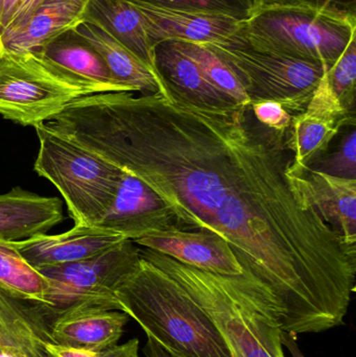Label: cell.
<instances>
[{"label":"cell","instance_id":"obj_1","mask_svg":"<svg viewBox=\"0 0 356 357\" xmlns=\"http://www.w3.org/2000/svg\"><path fill=\"white\" fill-rule=\"evenodd\" d=\"M46 127L150 186L181 230L225 239L244 276L267 287L282 329L341 326L355 291L356 245L324 222L291 173L286 132L250 106L208 108L167 93L82 96Z\"/></svg>","mask_w":356,"mask_h":357},{"label":"cell","instance_id":"obj_2","mask_svg":"<svg viewBox=\"0 0 356 357\" xmlns=\"http://www.w3.org/2000/svg\"><path fill=\"white\" fill-rule=\"evenodd\" d=\"M135 270L117 289L118 310L146 337L180 357H233L223 335L156 252L139 248Z\"/></svg>","mask_w":356,"mask_h":357},{"label":"cell","instance_id":"obj_3","mask_svg":"<svg viewBox=\"0 0 356 357\" xmlns=\"http://www.w3.org/2000/svg\"><path fill=\"white\" fill-rule=\"evenodd\" d=\"M156 252L219 331L233 357H286L282 312L271 291L244 275L223 276Z\"/></svg>","mask_w":356,"mask_h":357},{"label":"cell","instance_id":"obj_4","mask_svg":"<svg viewBox=\"0 0 356 357\" xmlns=\"http://www.w3.org/2000/svg\"><path fill=\"white\" fill-rule=\"evenodd\" d=\"M355 33L356 16L307 8L255 13L240 31L254 50L328 69L356 38Z\"/></svg>","mask_w":356,"mask_h":357},{"label":"cell","instance_id":"obj_5","mask_svg":"<svg viewBox=\"0 0 356 357\" xmlns=\"http://www.w3.org/2000/svg\"><path fill=\"white\" fill-rule=\"evenodd\" d=\"M35 129L40 144L36 173L60 191L75 225L100 224L116 197L123 171L44 123Z\"/></svg>","mask_w":356,"mask_h":357},{"label":"cell","instance_id":"obj_6","mask_svg":"<svg viewBox=\"0 0 356 357\" xmlns=\"http://www.w3.org/2000/svg\"><path fill=\"white\" fill-rule=\"evenodd\" d=\"M235 73L251 100L279 102L291 114L304 112L330 69L251 47L240 35L226 42L207 44Z\"/></svg>","mask_w":356,"mask_h":357},{"label":"cell","instance_id":"obj_7","mask_svg":"<svg viewBox=\"0 0 356 357\" xmlns=\"http://www.w3.org/2000/svg\"><path fill=\"white\" fill-rule=\"evenodd\" d=\"M85 96L62 71L36 54L0 50V115L8 121L37 127Z\"/></svg>","mask_w":356,"mask_h":357},{"label":"cell","instance_id":"obj_8","mask_svg":"<svg viewBox=\"0 0 356 357\" xmlns=\"http://www.w3.org/2000/svg\"><path fill=\"white\" fill-rule=\"evenodd\" d=\"M139 247L130 239L87 259L38 268L49 282L52 314L75 307L118 310L116 291L139 261Z\"/></svg>","mask_w":356,"mask_h":357},{"label":"cell","instance_id":"obj_9","mask_svg":"<svg viewBox=\"0 0 356 357\" xmlns=\"http://www.w3.org/2000/svg\"><path fill=\"white\" fill-rule=\"evenodd\" d=\"M355 126V114L347 112L328 82L327 71L316 88L304 112L293 115L286 146L294 155L291 172L299 174L327 154L343 128Z\"/></svg>","mask_w":356,"mask_h":357},{"label":"cell","instance_id":"obj_10","mask_svg":"<svg viewBox=\"0 0 356 357\" xmlns=\"http://www.w3.org/2000/svg\"><path fill=\"white\" fill-rule=\"evenodd\" d=\"M96 226L132 241L152 233L181 230L165 202L144 181L125 172L110 209Z\"/></svg>","mask_w":356,"mask_h":357},{"label":"cell","instance_id":"obj_11","mask_svg":"<svg viewBox=\"0 0 356 357\" xmlns=\"http://www.w3.org/2000/svg\"><path fill=\"white\" fill-rule=\"evenodd\" d=\"M144 17L153 47L167 40L211 44L226 42L238 35L242 21L224 15L176 10L130 0Z\"/></svg>","mask_w":356,"mask_h":357},{"label":"cell","instance_id":"obj_12","mask_svg":"<svg viewBox=\"0 0 356 357\" xmlns=\"http://www.w3.org/2000/svg\"><path fill=\"white\" fill-rule=\"evenodd\" d=\"M135 245L165 254L182 264L223 276L244 274L229 243L205 231L173 230L152 233Z\"/></svg>","mask_w":356,"mask_h":357},{"label":"cell","instance_id":"obj_13","mask_svg":"<svg viewBox=\"0 0 356 357\" xmlns=\"http://www.w3.org/2000/svg\"><path fill=\"white\" fill-rule=\"evenodd\" d=\"M36 54L65 73L85 96L130 91L115 81L100 54L75 29L61 33Z\"/></svg>","mask_w":356,"mask_h":357},{"label":"cell","instance_id":"obj_14","mask_svg":"<svg viewBox=\"0 0 356 357\" xmlns=\"http://www.w3.org/2000/svg\"><path fill=\"white\" fill-rule=\"evenodd\" d=\"M49 316L50 337L54 343L94 354L117 344L129 321L121 310L102 307H75L56 314L49 312Z\"/></svg>","mask_w":356,"mask_h":357},{"label":"cell","instance_id":"obj_15","mask_svg":"<svg viewBox=\"0 0 356 357\" xmlns=\"http://www.w3.org/2000/svg\"><path fill=\"white\" fill-rule=\"evenodd\" d=\"M125 237L98 226H77L61 234H39L24 241H13L21 255L35 268L87 259Z\"/></svg>","mask_w":356,"mask_h":357},{"label":"cell","instance_id":"obj_16","mask_svg":"<svg viewBox=\"0 0 356 357\" xmlns=\"http://www.w3.org/2000/svg\"><path fill=\"white\" fill-rule=\"evenodd\" d=\"M49 320L45 306L0 291V357H52Z\"/></svg>","mask_w":356,"mask_h":357},{"label":"cell","instance_id":"obj_17","mask_svg":"<svg viewBox=\"0 0 356 357\" xmlns=\"http://www.w3.org/2000/svg\"><path fill=\"white\" fill-rule=\"evenodd\" d=\"M89 0H46L23 24L0 33V50L36 52L84 21Z\"/></svg>","mask_w":356,"mask_h":357},{"label":"cell","instance_id":"obj_18","mask_svg":"<svg viewBox=\"0 0 356 357\" xmlns=\"http://www.w3.org/2000/svg\"><path fill=\"white\" fill-rule=\"evenodd\" d=\"M155 68L167 94L208 108L238 106L215 89L198 65L178 47L175 40H167L154 47Z\"/></svg>","mask_w":356,"mask_h":357},{"label":"cell","instance_id":"obj_19","mask_svg":"<svg viewBox=\"0 0 356 357\" xmlns=\"http://www.w3.org/2000/svg\"><path fill=\"white\" fill-rule=\"evenodd\" d=\"M63 220L59 197L36 195L21 187L0 195V241H20L46 234Z\"/></svg>","mask_w":356,"mask_h":357},{"label":"cell","instance_id":"obj_20","mask_svg":"<svg viewBox=\"0 0 356 357\" xmlns=\"http://www.w3.org/2000/svg\"><path fill=\"white\" fill-rule=\"evenodd\" d=\"M295 175L324 222L356 245V178L334 177L309 167Z\"/></svg>","mask_w":356,"mask_h":357},{"label":"cell","instance_id":"obj_21","mask_svg":"<svg viewBox=\"0 0 356 357\" xmlns=\"http://www.w3.org/2000/svg\"><path fill=\"white\" fill-rule=\"evenodd\" d=\"M83 22L95 25L106 31L157 75L154 47L148 40L144 17L133 2L130 0H89Z\"/></svg>","mask_w":356,"mask_h":357},{"label":"cell","instance_id":"obj_22","mask_svg":"<svg viewBox=\"0 0 356 357\" xmlns=\"http://www.w3.org/2000/svg\"><path fill=\"white\" fill-rule=\"evenodd\" d=\"M75 31L100 54L115 81L130 91L167 96L158 75L106 31L87 22L77 25Z\"/></svg>","mask_w":356,"mask_h":357},{"label":"cell","instance_id":"obj_23","mask_svg":"<svg viewBox=\"0 0 356 357\" xmlns=\"http://www.w3.org/2000/svg\"><path fill=\"white\" fill-rule=\"evenodd\" d=\"M0 291L18 299L47 305L49 282L21 255L13 241H0Z\"/></svg>","mask_w":356,"mask_h":357},{"label":"cell","instance_id":"obj_24","mask_svg":"<svg viewBox=\"0 0 356 357\" xmlns=\"http://www.w3.org/2000/svg\"><path fill=\"white\" fill-rule=\"evenodd\" d=\"M176 41V40H175ZM180 50L187 54L202 71L207 81L238 106H250L242 83L231 67L207 44L176 41Z\"/></svg>","mask_w":356,"mask_h":357},{"label":"cell","instance_id":"obj_25","mask_svg":"<svg viewBox=\"0 0 356 357\" xmlns=\"http://www.w3.org/2000/svg\"><path fill=\"white\" fill-rule=\"evenodd\" d=\"M153 6L176 10L224 15L238 21L248 20L253 15L254 0H135Z\"/></svg>","mask_w":356,"mask_h":357},{"label":"cell","instance_id":"obj_26","mask_svg":"<svg viewBox=\"0 0 356 357\" xmlns=\"http://www.w3.org/2000/svg\"><path fill=\"white\" fill-rule=\"evenodd\" d=\"M332 91L347 112L355 114L356 38L327 70Z\"/></svg>","mask_w":356,"mask_h":357},{"label":"cell","instance_id":"obj_27","mask_svg":"<svg viewBox=\"0 0 356 357\" xmlns=\"http://www.w3.org/2000/svg\"><path fill=\"white\" fill-rule=\"evenodd\" d=\"M309 169L327 175L345 178H356L355 126L348 127L338 148L332 154H325Z\"/></svg>","mask_w":356,"mask_h":357},{"label":"cell","instance_id":"obj_28","mask_svg":"<svg viewBox=\"0 0 356 357\" xmlns=\"http://www.w3.org/2000/svg\"><path fill=\"white\" fill-rule=\"evenodd\" d=\"M251 108L257 121L269 129L286 132L292 123L293 115L274 100L254 102Z\"/></svg>","mask_w":356,"mask_h":357},{"label":"cell","instance_id":"obj_29","mask_svg":"<svg viewBox=\"0 0 356 357\" xmlns=\"http://www.w3.org/2000/svg\"><path fill=\"white\" fill-rule=\"evenodd\" d=\"M338 6L339 0H254L253 15L271 8H315L339 13Z\"/></svg>","mask_w":356,"mask_h":357},{"label":"cell","instance_id":"obj_30","mask_svg":"<svg viewBox=\"0 0 356 357\" xmlns=\"http://www.w3.org/2000/svg\"><path fill=\"white\" fill-rule=\"evenodd\" d=\"M98 357H140L139 341L132 339L121 345H113L112 347L98 354Z\"/></svg>","mask_w":356,"mask_h":357},{"label":"cell","instance_id":"obj_31","mask_svg":"<svg viewBox=\"0 0 356 357\" xmlns=\"http://www.w3.org/2000/svg\"><path fill=\"white\" fill-rule=\"evenodd\" d=\"M44 1H46V0H23L22 3L15 12L14 16H13L12 20H10L6 29H14V27L23 24Z\"/></svg>","mask_w":356,"mask_h":357},{"label":"cell","instance_id":"obj_32","mask_svg":"<svg viewBox=\"0 0 356 357\" xmlns=\"http://www.w3.org/2000/svg\"><path fill=\"white\" fill-rule=\"evenodd\" d=\"M46 350L52 357H98V354L86 350L73 349L59 345L52 341V337L46 342Z\"/></svg>","mask_w":356,"mask_h":357},{"label":"cell","instance_id":"obj_33","mask_svg":"<svg viewBox=\"0 0 356 357\" xmlns=\"http://www.w3.org/2000/svg\"><path fill=\"white\" fill-rule=\"evenodd\" d=\"M23 0H0V33L8 29L17 8Z\"/></svg>","mask_w":356,"mask_h":357},{"label":"cell","instance_id":"obj_34","mask_svg":"<svg viewBox=\"0 0 356 357\" xmlns=\"http://www.w3.org/2000/svg\"><path fill=\"white\" fill-rule=\"evenodd\" d=\"M297 337L298 335H293V333L282 331L281 333V343L286 349L290 351L292 357H307L301 352L299 348L298 343H297Z\"/></svg>","mask_w":356,"mask_h":357},{"label":"cell","instance_id":"obj_35","mask_svg":"<svg viewBox=\"0 0 356 357\" xmlns=\"http://www.w3.org/2000/svg\"><path fill=\"white\" fill-rule=\"evenodd\" d=\"M144 354L146 357H171L169 352L165 351L160 345H158L150 337H148V342H146L144 348Z\"/></svg>","mask_w":356,"mask_h":357},{"label":"cell","instance_id":"obj_36","mask_svg":"<svg viewBox=\"0 0 356 357\" xmlns=\"http://www.w3.org/2000/svg\"><path fill=\"white\" fill-rule=\"evenodd\" d=\"M171 357H180V356H175V354H171Z\"/></svg>","mask_w":356,"mask_h":357}]
</instances>
